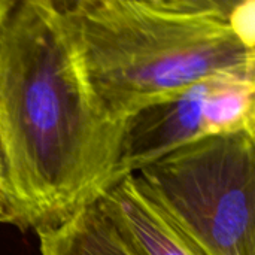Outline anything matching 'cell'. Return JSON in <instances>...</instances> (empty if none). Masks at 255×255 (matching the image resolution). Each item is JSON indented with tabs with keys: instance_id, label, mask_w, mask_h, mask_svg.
<instances>
[{
	"instance_id": "cell-1",
	"label": "cell",
	"mask_w": 255,
	"mask_h": 255,
	"mask_svg": "<svg viewBox=\"0 0 255 255\" xmlns=\"http://www.w3.org/2000/svg\"><path fill=\"white\" fill-rule=\"evenodd\" d=\"M126 126L91 87L60 1H18L0 33L3 221L37 232L96 203L121 179Z\"/></svg>"
},
{
	"instance_id": "cell-8",
	"label": "cell",
	"mask_w": 255,
	"mask_h": 255,
	"mask_svg": "<svg viewBox=\"0 0 255 255\" xmlns=\"http://www.w3.org/2000/svg\"><path fill=\"white\" fill-rule=\"evenodd\" d=\"M16 0H0V33L7 21V18L10 16L12 10L16 6Z\"/></svg>"
},
{
	"instance_id": "cell-10",
	"label": "cell",
	"mask_w": 255,
	"mask_h": 255,
	"mask_svg": "<svg viewBox=\"0 0 255 255\" xmlns=\"http://www.w3.org/2000/svg\"><path fill=\"white\" fill-rule=\"evenodd\" d=\"M3 217H4V209H3V205H1V200H0V221H3Z\"/></svg>"
},
{
	"instance_id": "cell-5",
	"label": "cell",
	"mask_w": 255,
	"mask_h": 255,
	"mask_svg": "<svg viewBox=\"0 0 255 255\" xmlns=\"http://www.w3.org/2000/svg\"><path fill=\"white\" fill-rule=\"evenodd\" d=\"M96 203L136 255H196L170 226L137 175H126L112 184Z\"/></svg>"
},
{
	"instance_id": "cell-3",
	"label": "cell",
	"mask_w": 255,
	"mask_h": 255,
	"mask_svg": "<svg viewBox=\"0 0 255 255\" xmlns=\"http://www.w3.org/2000/svg\"><path fill=\"white\" fill-rule=\"evenodd\" d=\"M134 175L196 255H255V133L203 137Z\"/></svg>"
},
{
	"instance_id": "cell-4",
	"label": "cell",
	"mask_w": 255,
	"mask_h": 255,
	"mask_svg": "<svg viewBox=\"0 0 255 255\" xmlns=\"http://www.w3.org/2000/svg\"><path fill=\"white\" fill-rule=\"evenodd\" d=\"M255 133L254 75L220 73L127 120L120 175L209 136Z\"/></svg>"
},
{
	"instance_id": "cell-2",
	"label": "cell",
	"mask_w": 255,
	"mask_h": 255,
	"mask_svg": "<svg viewBox=\"0 0 255 255\" xmlns=\"http://www.w3.org/2000/svg\"><path fill=\"white\" fill-rule=\"evenodd\" d=\"M60 4L91 87L117 118L128 120L220 73H255V49L232 28L236 0Z\"/></svg>"
},
{
	"instance_id": "cell-9",
	"label": "cell",
	"mask_w": 255,
	"mask_h": 255,
	"mask_svg": "<svg viewBox=\"0 0 255 255\" xmlns=\"http://www.w3.org/2000/svg\"><path fill=\"white\" fill-rule=\"evenodd\" d=\"M6 194V182H4V172H3V163H1V157H0V200L3 205V199Z\"/></svg>"
},
{
	"instance_id": "cell-6",
	"label": "cell",
	"mask_w": 255,
	"mask_h": 255,
	"mask_svg": "<svg viewBox=\"0 0 255 255\" xmlns=\"http://www.w3.org/2000/svg\"><path fill=\"white\" fill-rule=\"evenodd\" d=\"M40 255H136L93 203L67 221L36 232Z\"/></svg>"
},
{
	"instance_id": "cell-7",
	"label": "cell",
	"mask_w": 255,
	"mask_h": 255,
	"mask_svg": "<svg viewBox=\"0 0 255 255\" xmlns=\"http://www.w3.org/2000/svg\"><path fill=\"white\" fill-rule=\"evenodd\" d=\"M232 28L236 36L250 48L255 49V1L236 0L230 15Z\"/></svg>"
}]
</instances>
